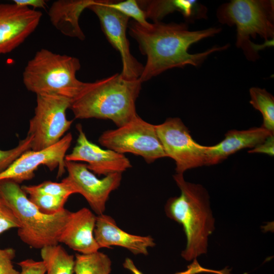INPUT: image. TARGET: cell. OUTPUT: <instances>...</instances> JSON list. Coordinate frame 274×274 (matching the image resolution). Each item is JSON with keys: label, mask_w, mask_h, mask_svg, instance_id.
Listing matches in <instances>:
<instances>
[{"label": "cell", "mask_w": 274, "mask_h": 274, "mask_svg": "<svg viewBox=\"0 0 274 274\" xmlns=\"http://www.w3.org/2000/svg\"><path fill=\"white\" fill-rule=\"evenodd\" d=\"M81 68L79 59L42 48L27 63L22 73L23 83L37 95H57L74 98L85 82L76 74Z\"/></svg>", "instance_id": "5b68a950"}, {"label": "cell", "mask_w": 274, "mask_h": 274, "mask_svg": "<svg viewBox=\"0 0 274 274\" xmlns=\"http://www.w3.org/2000/svg\"><path fill=\"white\" fill-rule=\"evenodd\" d=\"M155 128L166 157L175 162L177 174L206 165L208 146L196 142L180 118H168Z\"/></svg>", "instance_id": "9c48e42d"}, {"label": "cell", "mask_w": 274, "mask_h": 274, "mask_svg": "<svg viewBox=\"0 0 274 274\" xmlns=\"http://www.w3.org/2000/svg\"><path fill=\"white\" fill-rule=\"evenodd\" d=\"M142 83L139 79L127 80L118 73L85 83L70 109L76 119H107L121 126L138 115L135 102Z\"/></svg>", "instance_id": "7a4b0ae2"}, {"label": "cell", "mask_w": 274, "mask_h": 274, "mask_svg": "<svg viewBox=\"0 0 274 274\" xmlns=\"http://www.w3.org/2000/svg\"><path fill=\"white\" fill-rule=\"evenodd\" d=\"M15 253L12 248L0 249V274H19L20 271L14 268L12 262Z\"/></svg>", "instance_id": "83f0119b"}, {"label": "cell", "mask_w": 274, "mask_h": 274, "mask_svg": "<svg viewBox=\"0 0 274 274\" xmlns=\"http://www.w3.org/2000/svg\"><path fill=\"white\" fill-rule=\"evenodd\" d=\"M31 141L32 137L27 135L13 148L6 150L0 148V174L5 170L22 153L30 150Z\"/></svg>", "instance_id": "484cf974"}, {"label": "cell", "mask_w": 274, "mask_h": 274, "mask_svg": "<svg viewBox=\"0 0 274 274\" xmlns=\"http://www.w3.org/2000/svg\"><path fill=\"white\" fill-rule=\"evenodd\" d=\"M96 216L86 208L71 212L59 243H63L80 254L98 251L100 248L94 235Z\"/></svg>", "instance_id": "2e32d148"}, {"label": "cell", "mask_w": 274, "mask_h": 274, "mask_svg": "<svg viewBox=\"0 0 274 274\" xmlns=\"http://www.w3.org/2000/svg\"><path fill=\"white\" fill-rule=\"evenodd\" d=\"M72 100L57 95H37L35 114L29 120L27 134L32 137L30 150L45 149L63 138L73 123L66 116Z\"/></svg>", "instance_id": "ba28073f"}, {"label": "cell", "mask_w": 274, "mask_h": 274, "mask_svg": "<svg viewBox=\"0 0 274 274\" xmlns=\"http://www.w3.org/2000/svg\"><path fill=\"white\" fill-rule=\"evenodd\" d=\"M88 9L97 16L108 41L119 52L122 63L121 76L127 80L139 79L144 66L130 53L126 37L129 18L109 7L107 0H93Z\"/></svg>", "instance_id": "30bf717a"}, {"label": "cell", "mask_w": 274, "mask_h": 274, "mask_svg": "<svg viewBox=\"0 0 274 274\" xmlns=\"http://www.w3.org/2000/svg\"><path fill=\"white\" fill-rule=\"evenodd\" d=\"M98 142L106 148L120 154L140 156L148 163L166 157L155 125L146 122L138 115L125 124L104 132Z\"/></svg>", "instance_id": "52a82bcc"}, {"label": "cell", "mask_w": 274, "mask_h": 274, "mask_svg": "<svg viewBox=\"0 0 274 274\" xmlns=\"http://www.w3.org/2000/svg\"><path fill=\"white\" fill-rule=\"evenodd\" d=\"M29 200L43 213L54 214L64 209L67 198L48 194H31Z\"/></svg>", "instance_id": "d4e9b609"}, {"label": "cell", "mask_w": 274, "mask_h": 274, "mask_svg": "<svg viewBox=\"0 0 274 274\" xmlns=\"http://www.w3.org/2000/svg\"><path fill=\"white\" fill-rule=\"evenodd\" d=\"M250 104L258 110L263 117L262 127L274 131V97L264 88L253 87L249 90Z\"/></svg>", "instance_id": "7402d4cb"}, {"label": "cell", "mask_w": 274, "mask_h": 274, "mask_svg": "<svg viewBox=\"0 0 274 274\" xmlns=\"http://www.w3.org/2000/svg\"><path fill=\"white\" fill-rule=\"evenodd\" d=\"M249 153H263L273 156L274 155L273 134L268 136L263 142L248 151Z\"/></svg>", "instance_id": "f546056e"}, {"label": "cell", "mask_w": 274, "mask_h": 274, "mask_svg": "<svg viewBox=\"0 0 274 274\" xmlns=\"http://www.w3.org/2000/svg\"><path fill=\"white\" fill-rule=\"evenodd\" d=\"M0 197L12 210L19 223L17 234L35 249L57 245L71 212L64 209L54 214L41 212L29 199L19 184L0 181Z\"/></svg>", "instance_id": "277c9868"}, {"label": "cell", "mask_w": 274, "mask_h": 274, "mask_svg": "<svg viewBox=\"0 0 274 274\" xmlns=\"http://www.w3.org/2000/svg\"><path fill=\"white\" fill-rule=\"evenodd\" d=\"M42 13L15 4H0V54L12 52L36 29Z\"/></svg>", "instance_id": "4fadbf2b"}, {"label": "cell", "mask_w": 274, "mask_h": 274, "mask_svg": "<svg viewBox=\"0 0 274 274\" xmlns=\"http://www.w3.org/2000/svg\"><path fill=\"white\" fill-rule=\"evenodd\" d=\"M13 3L16 5L33 8L45 9L47 4L44 0H14Z\"/></svg>", "instance_id": "4dcf8cb0"}, {"label": "cell", "mask_w": 274, "mask_h": 274, "mask_svg": "<svg viewBox=\"0 0 274 274\" xmlns=\"http://www.w3.org/2000/svg\"><path fill=\"white\" fill-rule=\"evenodd\" d=\"M112 262L109 256L99 251L88 254H76L75 274H110Z\"/></svg>", "instance_id": "44dd1931"}, {"label": "cell", "mask_w": 274, "mask_h": 274, "mask_svg": "<svg viewBox=\"0 0 274 274\" xmlns=\"http://www.w3.org/2000/svg\"><path fill=\"white\" fill-rule=\"evenodd\" d=\"M273 134L264 128L254 127L244 130H231L218 144L208 146L206 151V165H214L226 159L229 156L247 148H253Z\"/></svg>", "instance_id": "e0dca14e"}, {"label": "cell", "mask_w": 274, "mask_h": 274, "mask_svg": "<svg viewBox=\"0 0 274 274\" xmlns=\"http://www.w3.org/2000/svg\"><path fill=\"white\" fill-rule=\"evenodd\" d=\"M94 235L100 248L118 246L134 255H146L148 249L155 246L151 236L129 233L119 228L113 218L104 214L96 216Z\"/></svg>", "instance_id": "9a60e30c"}, {"label": "cell", "mask_w": 274, "mask_h": 274, "mask_svg": "<svg viewBox=\"0 0 274 274\" xmlns=\"http://www.w3.org/2000/svg\"><path fill=\"white\" fill-rule=\"evenodd\" d=\"M93 0H57L48 11L53 26L67 37L84 40L85 35L79 25V18L83 11L88 9Z\"/></svg>", "instance_id": "ac0fdd59"}, {"label": "cell", "mask_w": 274, "mask_h": 274, "mask_svg": "<svg viewBox=\"0 0 274 274\" xmlns=\"http://www.w3.org/2000/svg\"><path fill=\"white\" fill-rule=\"evenodd\" d=\"M146 18L153 22H160L166 15L175 12L181 13L187 22L208 18L207 7L197 1L149 0L136 1Z\"/></svg>", "instance_id": "d6986e66"}, {"label": "cell", "mask_w": 274, "mask_h": 274, "mask_svg": "<svg viewBox=\"0 0 274 274\" xmlns=\"http://www.w3.org/2000/svg\"><path fill=\"white\" fill-rule=\"evenodd\" d=\"M216 15L220 23L235 25L236 46L249 60L259 58V47L252 43L251 37L259 36L266 42L273 40V0H232L220 6Z\"/></svg>", "instance_id": "8992f818"}, {"label": "cell", "mask_w": 274, "mask_h": 274, "mask_svg": "<svg viewBox=\"0 0 274 274\" xmlns=\"http://www.w3.org/2000/svg\"><path fill=\"white\" fill-rule=\"evenodd\" d=\"M78 132L77 144L72 152L65 155V160L84 161L89 170L94 174L105 176L122 173L131 167L124 155L109 149H102L90 142L80 124L76 126Z\"/></svg>", "instance_id": "5bb4252c"}, {"label": "cell", "mask_w": 274, "mask_h": 274, "mask_svg": "<svg viewBox=\"0 0 274 274\" xmlns=\"http://www.w3.org/2000/svg\"><path fill=\"white\" fill-rule=\"evenodd\" d=\"M123 265L124 268L129 270L132 274H144L136 267L130 258H126L123 263ZM174 274H182V272L181 271Z\"/></svg>", "instance_id": "1f68e13d"}, {"label": "cell", "mask_w": 274, "mask_h": 274, "mask_svg": "<svg viewBox=\"0 0 274 274\" xmlns=\"http://www.w3.org/2000/svg\"><path fill=\"white\" fill-rule=\"evenodd\" d=\"M130 35L139 44L141 52L147 56V61L139 78L143 83L163 72L187 65L198 66L211 54L226 50L229 47L215 46L195 54L188 52L190 46L219 33L221 29L209 27L190 30L186 23H151L145 27L133 21L128 24Z\"/></svg>", "instance_id": "6da1fadb"}, {"label": "cell", "mask_w": 274, "mask_h": 274, "mask_svg": "<svg viewBox=\"0 0 274 274\" xmlns=\"http://www.w3.org/2000/svg\"><path fill=\"white\" fill-rule=\"evenodd\" d=\"M72 140V133H68L47 148L25 151L0 174V181L11 180L20 184L31 179L41 165L46 166L50 170L58 168L57 177H60L65 170V157Z\"/></svg>", "instance_id": "7c38bea8"}, {"label": "cell", "mask_w": 274, "mask_h": 274, "mask_svg": "<svg viewBox=\"0 0 274 274\" xmlns=\"http://www.w3.org/2000/svg\"><path fill=\"white\" fill-rule=\"evenodd\" d=\"M41 256L46 274H74L75 257L59 244L41 249Z\"/></svg>", "instance_id": "ffe728a7"}, {"label": "cell", "mask_w": 274, "mask_h": 274, "mask_svg": "<svg viewBox=\"0 0 274 274\" xmlns=\"http://www.w3.org/2000/svg\"><path fill=\"white\" fill-rule=\"evenodd\" d=\"M174 179L181 194L167 200L165 212L183 228L186 245L181 256L189 261L207 252L209 237L215 228V219L203 186L186 181L182 174L176 173Z\"/></svg>", "instance_id": "3957f363"}, {"label": "cell", "mask_w": 274, "mask_h": 274, "mask_svg": "<svg viewBox=\"0 0 274 274\" xmlns=\"http://www.w3.org/2000/svg\"><path fill=\"white\" fill-rule=\"evenodd\" d=\"M21 188L29 195L35 194H48L68 199L71 195L76 193L72 186L63 180L59 183L45 181L36 185H23Z\"/></svg>", "instance_id": "603a6c76"}, {"label": "cell", "mask_w": 274, "mask_h": 274, "mask_svg": "<svg viewBox=\"0 0 274 274\" xmlns=\"http://www.w3.org/2000/svg\"><path fill=\"white\" fill-rule=\"evenodd\" d=\"M21 268L19 274H45L46 267L42 261L27 259L18 263Z\"/></svg>", "instance_id": "f1b7e54d"}, {"label": "cell", "mask_w": 274, "mask_h": 274, "mask_svg": "<svg viewBox=\"0 0 274 274\" xmlns=\"http://www.w3.org/2000/svg\"><path fill=\"white\" fill-rule=\"evenodd\" d=\"M19 227V223L12 210L0 197V234L8 230Z\"/></svg>", "instance_id": "4316f807"}, {"label": "cell", "mask_w": 274, "mask_h": 274, "mask_svg": "<svg viewBox=\"0 0 274 274\" xmlns=\"http://www.w3.org/2000/svg\"><path fill=\"white\" fill-rule=\"evenodd\" d=\"M107 5L128 18H133L136 23L145 27H149L151 23L147 20L146 15L135 0L116 2L107 0Z\"/></svg>", "instance_id": "cb8c5ba5"}, {"label": "cell", "mask_w": 274, "mask_h": 274, "mask_svg": "<svg viewBox=\"0 0 274 274\" xmlns=\"http://www.w3.org/2000/svg\"><path fill=\"white\" fill-rule=\"evenodd\" d=\"M65 168L68 175L62 180L69 183L76 193L81 194L97 215L103 214L110 194L121 184L122 173L99 179L88 169L86 164L66 160Z\"/></svg>", "instance_id": "8fae6325"}]
</instances>
